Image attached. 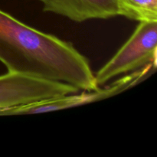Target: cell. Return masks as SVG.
<instances>
[{
    "label": "cell",
    "mask_w": 157,
    "mask_h": 157,
    "mask_svg": "<svg viewBox=\"0 0 157 157\" xmlns=\"http://www.w3.org/2000/svg\"><path fill=\"white\" fill-rule=\"evenodd\" d=\"M157 21H140L117 53L94 75L96 84H106L120 75L148 65H157Z\"/></svg>",
    "instance_id": "obj_1"
},
{
    "label": "cell",
    "mask_w": 157,
    "mask_h": 157,
    "mask_svg": "<svg viewBox=\"0 0 157 157\" xmlns=\"http://www.w3.org/2000/svg\"><path fill=\"white\" fill-rule=\"evenodd\" d=\"M153 68L148 65L140 70L132 72L130 75L118 79L115 83L104 89H97L95 90L84 92L81 94L63 95L57 98H49L38 102L31 103L25 105L11 107L0 110V116H11V115L36 114V113H48L64 109L72 108L81 105L90 104L92 102L101 101L106 98L118 94L130 87H133L138 83L144 81L149 76Z\"/></svg>",
    "instance_id": "obj_2"
},
{
    "label": "cell",
    "mask_w": 157,
    "mask_h": 157,
    "mask_svg": "<svg viewBox=\"0 0 157 157\" xmlns=\"http://www.w3.org/2000/svg\"><path fill=\"white\" fill-rule=\"evenodd\" d=\"M79 90L65 83L8 71L0 75V110Z\"/></svg>",
    "instance_id": "obj_3"
},
{
    "label": "cell",
    "mask_w": 157,
    "mask_h": 157,
    "mask_svg": "<svg viewBox=\"0 0 157 157\" xmlns=\"http://www.w3.org/2000/svg\"><path fill=\"white\" fill-rule=\"evenodd\" d=\"M44 12L67 18L75 22L108 19L118 15L117 0H38Z\"/></svg>",
    "instance_id": "obj_4"
},
{
    "label": "cell",
    "mask_w": 157,
    "mask_h": 157,
    "mask_svg": "<svg viewBox=\"0 0 157 157\" xmlns=\"http://www.w3.org/2000/svg\"><path fill=\"white\" fill-rule=\"evenodd\" d=\"M118 15L138 21H157V0H117Z\"/></svg>",
    "instance_id": "obj_5"
}]
</instances>
